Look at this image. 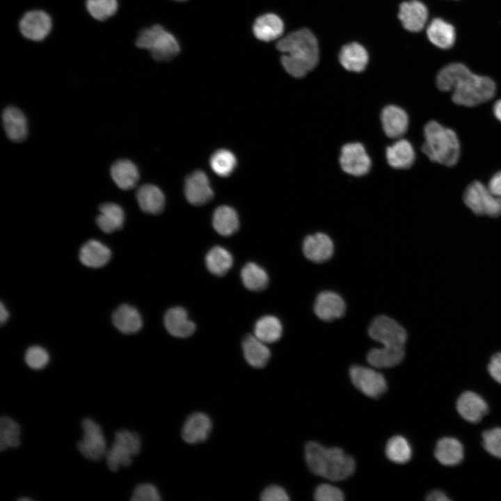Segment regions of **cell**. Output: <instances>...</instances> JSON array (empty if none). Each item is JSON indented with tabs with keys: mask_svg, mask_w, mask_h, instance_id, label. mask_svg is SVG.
<instances>
[{
	"mask_svg": "<svg viewBox=\"0 0 501 501\" xmlns=\"http://www.w3.org/2000/svg\"><path fill=\"white\" fill-rule=\"evenodd\" d=\"M438 88L452 91V101L458 105L475 106L493 97L495 84L489 77L473 74L463 64L454 63L442 68L436 77Z\"/></svg>",
	"mask_w": 501,
	"mask_h": 501,
	"instance_id": "6da1fadb",
	"label": "cell"
},
{
	"mask_svg": "<svg viewBox=\"0 0 501 501\" xmlns=\"http://www.w3.org/2000/svg\"><path fill=\"white\" fill-rule=\"evenodd\" d=\"M368 333L372 340L383 345L372 349L367 353V362L372 367H392L402 361L407 333L395 319L385 315L376 317L370 324Z\"/></svg>",
	"mask_w": 501,
	"mask_h": 501,
	"instance_id": "7a4b0ae2",
	"label": "cell"
},
{
	"mask_svg": "<svg viewBox=\"0 0 501 501\" xmlns=\"http://www.w3.org/2000/svg\"><path fill=\"white\" fill-rule=\"evenodd\" d=\"M276 47L283 53L280 59L283 67L294 77H304L318 63L317 40L306 28L285 35L278 42Z\"/></svg>",
	"mask_w": 501,
	"mask_h": 501,
	"instance_id": "3957f363",
	"label": "cell"
},
{
	"mask_svg": "<svg viewBox=\"0 0 501 501\" xmlns=\"http://www.w3.org/2000/svg\"><path fill=\"white\" fill-rule=\"evenodd\" d=\"M308 467L315 475L331 481H341L354 472V459L339 447H326L317 442H309L305 447Z\"/></svg>",
	"mask_w": 501,
	"mask_h": 501,
	"instance_id": "277c9868",
	"label": "cell"
},
{
	"mask_svg": "<svg viewBox=\"0 0 501 501\" xmlns=\"http://www.w3.org/2000/svg\"><path fill=\"white\" fill-rule=\"evenodd\" d=\"M424 136L422 150L431 161L446 166H453L457 163L460 143L452 129L430 121L424 126Z\"/></svg>",
	"mask_w": 501,
	"mask_h": 501,
	"instance_id": "5b68a950",
	"label": "cell"
},
{
	"mask_svg": "<svg viewBox=\"0 0 501 501\" xmlns=\"http://www.w3.org/2000/svg\"><path fill=\"white\" fill-rule=\"evenodd\" d=\"M135 43L137 47L148 50L157 61L171 60L180 51L175 36L159 24L142 29Z\"/></svg>",
	"mask_w": 501,
	"mask_h": 501,
	"instance_id": "8992f818",
	"label": "cell"
},
{
	"mask_svg": "<svg viewBox=\"0 0 501 501\" xmlns=\"http://www.w3.org/2000/svg\"><path fill=\"white\" fill-rule=\"evenodd\" d=\"M141 447V438L136 432L127 429L117 431L113 445L105 455L109 468L117 471L121 466H129L132 457L140 452Z\"/></svg>",
	"mask_w": 501,
	"mask_h": 501,
	"instance_id": "52a82bcc",
	"label": "cell"
},
{
	"mask_svg": "<svg viewBox=\"0 0 501 501\" xmlns=\"http://www.w3.org/2000/svg\"><path fill=\"white\" fill-rule=\"evenodd\" d=\"M466 206L476 215L497 217L501 215V198L493 195L479 181L470 183L463 193Z\"/></svg>",
	"mask_w": 501,
	"mask_h": 501,
	"instance_id": "ba28073f",
	"label": "cell"
},
{
	"mask_svg": "<svg viewBox=\"0 0 501 501\" xmlns=\"http://www.w3.org/2000/svg\"><path fill=\"white\" fill-rule=\"evenodd\" d=\"M81 427L84 435L77 445L79 451L88 460H100L105 456L107 451L101 427L90 418H85L81 422Z\"/></svg>",
	"mask_w": 501,
	"mask_h": 501,
	"instance_id": "9c48e42d",
	"label": "cell"
},
{
	"mask_svg": "<svg viewBox=\"0 0 501 501\" xmlns=\"http://www.w3.org/2000/svg\"><path fill=\"white\" fill-rule=\"evenodd\" d=\"M349 375L355 387L367 397L377 398L387 390L385 377L372 367L353 365Z\"/></svg>",
	"mask_w": 501,
	"mask_h": 501,
	"instance_id": "30bf717a",
	"label": "cell"
},
{
	"mask_svg": "<svg viewBox=\"0 0 501 501\" xmlns=\"http://www.w3.org/2000/svg\"><path fill=\"white\" fill-rule=\"evenodd\" d=\"M340 164L346 173L360 177L369 171L372 161L364 145L355 142L343 145L340 156Z\"/></svg>",
	"mask_w": 501,
	"mask_h": 501,
	"instance_id": "8fae6325",
	"label": "cell"
},
{
	"mask_svg": "<svg viewBox=\"0 0 501 501\" xmlns=\"http://www.w3.org/2000/svg\"><path fill=\"white\" fill-rule=\"evenodd\" d=\"M52 28L50 15L42 10H32L25 13L19 22L22 35L32 41L43 40Z\"/></svg>",
	"mask_w": 501,
	"mask_h": 501,
	"instance_id": "7c38bea8",
	"label": "cell"
},
{
	"mask_svg": "<svg viewBox=\"0 0 501 501\" xmlns=\"http://www.w3.org/2000/svg\"><path fill=\"white\" fill-rule=\"evenodd\" d=\"M184 193L186 200L192 205H202L213 196L208 177L202 171H195L185 181Z\"/></svg>",
	"mask_w": 501,
	"mask_h": 501,
	"instance_id": "4fadbf2b",
	"label": "cell"
},
{
	"mask_svg": "<svg viewBox=\"0 0 501 501\" xmlns=\"http://www.w3.org/2000/svg\"><path fill=\"white\" fill-rule=\"evenodd\" d=\"M333 251V241L324 233L310 234L303 240V253L305 257L312 262H326L332 257Z\"/></svg>",
	"mask_w": 501,
	"mask_h": 501,
	"instance_id": "5bb4252c",
	"label": "cell"
},
{
	"mask_svg": "<svg viewBox=\"0 0 501 501\" xmlns=\"http://www.w3.org/2000/svg\"><path fill=\"white\" fill-rule=\"evenodd\" d=\"M345 309L346 306L342 298L331 291L320 292L314 304V311L317 317L327 321L342 317Z\"/></svg>",
	"mask_w": 501,
	"mask_h": 501,
	"instance_id": "9a60e30c",
	"label": "cell"
},
{
	"mask_svg": "<svg viewBox=\"0 0 501 501\" xmlns=\"http://www.w3.org/2000/svg\"><path fill=\"white\" fill-rule=\"evenodd\" d=\"M428 15L427 8L423 3L411 0L400 5L398 17L406 30L418 32L424 27Z\"/></svg>",
	"mask_w": 501,
	"mask_h": 501,
	"instance_id": "2e32d148",
	"label": "cell"
},
{
	"mask_svg": "<svg viewBox=\"0 0 501 501\" xmlns=\"http://www.w3.org/2000/svg\"><path fill=\"white\" fill-rule=\"evenodd\" d=\"M382 127L385 135L391 138H399L407 131L408 117L399 106L388 105L381 113Z\"/></svg>",
	"mask_w": 501,
	"mask_h": 501,
	"instance_id": "e0dca14e",
	"label": "cell"
},
{
	"mask_svg": "<svg viewBox=\"0 0 501 501\" xmlns=\"http://www.w3.org/2000/svg\"><path fill=\"white\" fill-rule=\"evenodd\" d=\"M212 427V421L207 415L201 412L194 413L185 421L182 429V437L187 443H200L208 438Z\"/></svg>",
	"mask_w": 501,
	"mask_h": 501,
	"instance_id": "ac0fdd59",
	"label": "cell"
},
{
	"mask_svg": "<svg viewBox=\"0 0 501 501\" xmlns=\"http://www.w3.org/2000/svg\"><path fill=\"white\" fill-rule=\"evenodd\" d=\"M456 409L464 420L477 423L487 413L488 407L480 395L472 391H466L458 398Z\"/></svg>",
	"mask_w": 501,
	"mask_h": 501,
	"instance_id": "d6986e66",
	"label": "cell"
},
{
	"mask_svg": "<svg viewBox=\"0 0 501 501\" xmlns=\"http://www.w3.org/2000/svg\"><path fill=\"white\" fill-rule=\"evenodd\" d=\"M2 124L10 141L19 143L26 139L28 134L27 121L18 108L13 106L6 107L2 112Z\"/></svg>",
	"mask_w": 501,
	"mask_h": 501,
	"instance_id": "ffe728a7",
	"label": "cell"
},
{
	"mask_svg": "<svg viewBox=\"0 0 501 501\" xmlns=\"http://www.w3.org/2000/svg\"><path fill=\"white\" fill-rule=\"evenodd\" d=\"M164 326L170 335L181 338L189 337L196 330L195 324L182 307L172 308L166 312Z\"/></svg>",
	"mask_w": 501,
	"mask_h": 501,
	"instance_id": "44dd1931",
	"label": "cell"
},
{
	"mask_svg": "<svg viewBox=\"0 0 501 501\" xmlns=\"http://www.w3.org/2000/svg\"><path fill=\"white\" fill-rule=\"evenodd\" d=\"M110 174L115 184L122 190H129L136 186L139 180L136 166L130 160H116L111 166Z\"/></svg>",
	"mask_w": 501,
	"mask_h": 501,
	"instance_id": "7402d4cb",
	"label": "cell"
},
{
	"mask_svg": "<svg viewBox=\"0 0 501 501\" xmlns=\"http://www.w3.org/2000/svg\"><path fill=\"white\" fill-rule=\"evenodd\" d=\"M388 164L395 169H407L415 161V154L411 143L399 138L385 150Z\"/></svg>",
	"mask_w": 501,
	"mask_h": 501,
	"instance_id": "603a6c76",
	"label": "cell"
},
{
	"mask_svg": "<svg viewBox=\"0 0 501 501\" xmlns=\"http://www.w3.org/2000/svg\"><path fill=\"white\" fill-rule=\"evenodd\" d=\"M111 257L110 248L95 239L88 241L81 246L79 251L81 262L92 268H100L106 265Z\"/></svg>",
	"mask_w": 501,
	"mask_h": 501,
	"instance_id": "cb8c5ba5",
	"label": "cell"
},
{
	"mask_svg": "<svg viewBox=\"0 0 501 501\" xmlns=\"http://www.w3.org/2000/svg\"><path fill=\"white\" fill-rule=\"evenodd\" d=\"M112 321L115 327L125 334L137 333L143 325L139 312L128 304H122L117 308L112 314Z\"/></svg>",
	"mask_w": 501,
	"mask_h": 501,
	"instance_id": "d4e9b609",
	"label": "cell"
},
{
	"mask_svg": "<svg viewBox=\"0 0 501 501\" xmlns=\"http://www.w3.org/2000/svg\"><path fill=\"white\" fill-rule=\"evenodd\" d=\"M136 197L141 210L145 213L157 214L162 212L165 205V197L157 186L146 184L136 191Z\"/></svg>",
	"mask_w": 501,
	"mask_h": 501,
	"instance_id": "484cf974",
	"label": "cell"
},
{
	"mask_svg": "<svg viewBox=\"0 0 501 501\" xmlns=\"http://www.w3.org/2000/svg\"><path fill=\"white\" fill-rule=\"evenodd\" d=\"M242 350L246 362L255 368H262L268 363L271 352L266 343L254 335H247L242 342Z\"/></svg>",
	"mask_w": 501,
	"mask_h": 501,
	"instance_id": "4316f807",
	"label": "cell"
},
{
	"mask_svg": "<svg viewBox=\"0 0 501 501\" xmlns=\"http://www.w3.org/2000/svg\"><path fill=\"white\" fill-rule=\"evenodd\" d=\"M284 31V24L280 17L267 13L256 19L253 26L255 36L260 40L269 42L278 38Z\"/></svg>",
	"mask_w": 501,
	"mask_h": 501,
	"instance_id": "83f0119b",
	"label": "cell"
},
{
	"mask_svg": "<svg viewBox=\"0 0 501 501\" xmlns=\"http://www.w3.org/2000/svg\"><path fill=\"white\" fill-rule=\"evenodd\" d=\"M368 59L367 50L357 42L345 45L339 54V60L342 67L351 72L363 71L367 65Z\"/></svg>",
	"mask_w": 501,
	"mask_h": 501,
	"instance_id": "f1b7e54d",
	"label": "cell"
},
{
	"mask_svg": "<svg viewBox=\"0 0 501 501\" xmlns=\"http://www.w3.org/2000/svg\"><path fill=\"white\" fill-rule=\"evenodd\" d=\"M100 214L96 218L99 228L109 234L122 228L125 221L123 209L113 202H104L99 207Z\"/></svg>",
	"mask_w": 501,
	"mask_h": 501,
	"instance_id": "f546056e",
	"label": "cell"
},
{
	"mask_svg": "<svg viewBox=\"0 0 501 501\" xmlns=\"http://www.w3.org/2000/svg\"><path fill=\"white\" fill-rule=\"evenodd\" d=\"M434 455L436 459L444 466H456L463 460V447L456 438L444 437L437 442Z\"/></svg>",
	"mask_w": 501,
	"mask_h": 501,
	"instance_id": "4dcf8cb0",
	"label": "cell"
},
{
	"mask_svg": "<svg viewBox=\"0 0 501 501\" xmlns=\"http://www.w3.org/2000/svg\"><path fill=\"white\" fill-rule=\"evenodd\" d=\"M427 35L431 43L441 49L450 48L456 38L454 26L440 18L434 19L430 22Z\"/></svg>",
	"mask_w": 501,
	"mask_h": 501,
	"instance_id": "1f68e13d",
	"label": "cell"
},
{
	"mask_svg": "<svg viewBox=\"0 0 501 501\" xmlns=\"http://www.w3.org/2000/svg\"><path fill=\"white\" fill-rule=\"evenodd\" d=\"M212 223L214 230L219 234L226 237L236 232L239 226L236 211L226 205L216 209L213 214Z\"/></svg>",
	"mask_w": 501,
	"mask_h": 501,
	"instance_id": "d6a6232c",
	"label": "cell"
},
{
	"mask_svg": "<svg viewBox=\"0 0 501 501\" xmlns=\"http://www.w3.org/2000/svg\"><path fill=\"white\" fill-rule=\"evenodd\" d=\"M205 264L209 271L217 276L225 275L233 264L230 253L221 246H214L206 255Z\"/></svg>",
	"mask_w": 501,
	"mask_h": 501,
	"instance_id": "836d02e7",
	"label": "cell"
},
{
	"mask_svg": "<svg viewBox=\"0 0 501 501\" xmlns=\"http://www.w3.org/2000/svg\"><path fill=\"white\" fill-rule=\"evenodd\" d=\"M282 334L283 326L276 317L272 315L262 317L255 324L254 335L264 343L278 341Z\"/></svg>",
	"mask_w": 501,
	"mask_h": 501,
	"instance_id": "e575fe53",
	"label": "cell"
},
{
	"mask_svg": "<svg viewBox=\"0 0 501 501\" xmlns=\"http://www.w3.org/2000/svg\"><path fill=\"white\" fill-rule=\"evenodd\" d=\"M244 285L251 291H262L269 284V276L263 268L254 262H248L241 271Z\"/></svg>",
	"mask_w": 501,
	"mask_h": 501,
	"instance_id": "d590c367",
	"label": "cell"
},
{
	"mask_svg": "<svg viewBox=\"0 0 501 501\" xmlns=\"http://www.w3.org/2000/svg\"><path fill=\"white\" fill-rule=\"evenodd\" d=\"M21 428L12 418L3 416L0 419V450L16 448L20 445Z\"/></svg>",
	"mask_w": 501,
	"mask_h": 501,
	"instance_id": "8d00e7d4",
	"label": "cell"
},
{
	"mask_svg": "<svg viewBox=\"0 0 501 501\" xmlns=\"http://www.w3.org/2000/svg\"><path fill=\"white\" fill-rule=\"evenodd\" d=\"M385 454L389 460L396 463H405L412 456V449L408 441L401 436L390 438L385 446Z\"/></svg>",
	"mask_w": 501,
	"mask_h": 501,
	"instance_id": "74e56055",
	"label": "cell"
},
{
	"mask_svg": "<svg viewBox=\"0 0 501 501\" xmlns=\"http://www.w3.org/2000/svg\"><path fill=\"white\" fill-rule=\"evenodd\" d=\"M237 164L235 156L228 150H218L211 157L210 166L213 171L221 177H227L234 170Z\"/></svg>",
	"mask_w": 501,
	"mask_h": 501,
	"instance_id": "f35d334b",
	"label": "cell"
},
{
	"mask_svg": "<svg viewBox=\"0 0 501 501\" xmlns=\"http://www.w3.org/2000/svg\"><path fill=\"white\" fill-rule=\"evenodd\" d=\"M88 13L97 21H105L114 15L118 8V0H86Z\"/></svg>",
	"mask_w": 501,
	"mask_h": 501,
	"instance_id": "ab89813d",
	"label": "cell"
},
{
	"mask_svg": "<svg viewBox=\"0 0 501 501\" xmlns=\"http://www.w3.org/2000/svg\"><path fill=\"white\" fill-rule=\"evenodd\" d=\"M26 365L31 369H43L49 361V355L47 350L40 346L29 347L24 355Z\"/></svg>",
	"mask_w": 501,
	"mask_h": 501,
	"instance_id": "60d3db41",
	"label": "cell"
},
{
	"mask_svg": "<svg viewBox=\"0 0 501 501\" xmlns=\"http://www.w3.org/2000/svg\"><path fill=\"white\" fill-rule=\"evenodd\" d=\"M482 443L491 455L501 459V428L495 427L485 431L482 434Z\"/></svg>",
	"mask_w": 501,
	"mask_h": 501,
	"instance_id": "b9f144b4",
	"label": "cell"
},
{
	"mask_svg": "<svg viewBox=\"0 0 501 501\" xmlns=\"http://www.w3.org/2000/svg\"><path fill=\"white\" fill-rule=\"evenodd\" d=\"M314 497L317 501H342L344 500V494L342 491L328 484L319 485L315 491Z\"/></svg>",
	"mask_w": 501,
	"mask_h": 501,
	"instance_id": "7bdbcfd3",
	"label": "cell"
},
{
	"mask_svg": "<svg viewBox=\"0 0 501 501\" xmlns=\"http://www.w3.org/2000/svg\"><path fill=\"white\" fill-rule=\"evenodd\" d=\"M132 501H159L160 494L155 486L151 484H141L134 490Z\"/></svg>",
	"mask_w": 501,
	"mask_h": 501,
	"instance_id": "ee69618b",
	"label": "cell"
},
{
	"mask_svg": "<svg viewBox=\"0 0 501 501\" xmlns=\"http://www.w3.org/2000/svg\"><path fill=\"white\" fill-rule=\"evenodd\" d=\"M260 499L263 501H287L289 498L283 487L278 485H271L262 491Z\"/></svg>",
	"mask_w": 501,
	"mask_h": 501,
	"instance_id": "f6af8a7d",
	"label": "cell"
},
{
	"mask_svg": "<svg viewBox=\"0 0 501 501\" xmlns=\"http://www.w3.org/2000/svg\"><path fill=\"white\" fill-rule=\"evenodd\" d=\"M488 371L491 377L501 384V352L491 357L488 365Z\"/></svg>",
	"mask_w": 501,
	"mask_h": 501,
	"instance_id": "bcb514c9",
	"label": "cell"
},
{
	"mask_svg": "<svg viewBox=\"0 0 501 501\" xmlns=\"http://www.w3.org/2000/svg\"><path fill=\"white\" fill-rule=\"evenodd\" d=\"M488 188L493 195L501 198V171L498 172L491 177Z\"/></svg>",
	"mask_w": 501,
	"mask_h": 501,
	"instance_id": "7dc6e473",
	"label": "cell"
},
{
	"mask_svg": "<svg viewBox=\"0 0 501 501\" xmlns=\"http://www.w3.org/2000/svg\"><path fill=\"white\" fill-rule=\"evenodd\" d=\"M427 500L429 501H447L450 500V498L443 491L434 490L427 495Z\"/></svg>",
	"mask_w": 501,
	"mask_h": 501,
	"instance_id": "c3c4849f",
	"label": "cell"
},
{
	"mask_svg": "<svg viewBox=\"0 0 501 501\" xmlns=\"http://www.w3.org/2000/svg\"><path fill=\"white\" fill-rule=\"evenodd\" d=\"M9 317V313L8 311L6 310L5 305L1 302V306H0V322L1 324L3 325L6 322Z\"/></svg>",
	"mask_w": 501,
	"mask_h": 501,
	"instance_id": "681fc988",
	"label": "cell"
},
{
	"mask_svg": "<svg viewBox=\"0 0 501 501\" xmlns=\"http://www.w3.org/2000/svg\"><path fill=\"white\" fill-rule=\"evenodd\" d=\"M493 111L495 118L501 122V100L494 104Z\"/></svg>",
	"mask_w": 501,
	"mask_h": 501,
	"instance_id": "f907efd6",
	"label": "cell"
},
{
	"mask_svg": "<svg viewBox=\"0 0 501 501\" xmlns=\"http://www.w3.org/2000/svg\"><path fill=\"white\" fill-rule=\"evenodd\" d=\"M19 500H20V501H29V500H31V499H30V498H21L19 499Z\"/></svg>",
	"mask_w": 501,
	"mask_h": 501,
	"instance_id": "816d5d0a",
	"label": "cell"
},
{
	"mask_svg": "<svg viewBox=\"0 0 501 501\" xmlns=\"http://www.w3.org/2000/svg\"><path fill=\"white\" fill-rule=\"evenodd\" d=\"M175 1H186V0H175Z\"/></svg>",
	"mask_w": 501,
	"mask_h": 501,
	"instance_id": "f5cc1de1",
	"label": "cell"
}]
</instances>
